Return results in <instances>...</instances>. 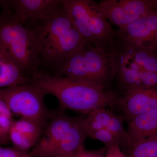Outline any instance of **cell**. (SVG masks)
<instances>
[{
	"mask_svg": "<svg viewBox=\"0 0 157 157\" xmlns=\"http://www.w3.org/2000/svg\"><path fill=\"white\" fill-rule=\"evenodd\" d=\"M29 83L52 95L61 107L87 114L97 109L115 105L117 95L98 85L39 71Z\"/></svg>",
	"mask_w": 157,
	"mask_h": 157,
	"instance_id": "cell-1",
	"label": "cell"
},
{
	"mask_svg": "<svg viewBox=\"0 0 157 157\" xmlns=\"http://www.w3.org/2000/svg\"><path fill=\"white\" fill-rule=\"evenodd\" d=\"M0 13V45L30 78L39 72L41 50L36 32L16 20L9 9Z\"/></svg>",
	"mask_w": 157,
	"mask_h": 157,
	"instance_id": "cell-2",
	"label": "cell"
},
{
	"mask_svg": "<svg viewBox=\"0 0 157 157\" xmlns=\"http://www.w3.org/2000/svg\"><path fill=\"white\" fill-rule=\"evenodd\" d=\"M55 75L89 82L107 89L115 79L116 70L110 51L85 41L70 54Z\"/></svg>",
	"mask_w": 157,
	"mask_h": 157,
	"instance_id": "cell-3",
	"label": "cell"
},
{
	"mask_svg": "<svg viewBox=\"0 0 157 157\" xmlns=\"http://www.w3.org/2000/svg\"><path fill=\"white\" fill-rule=\"evenodd\" d=\"M43 60L56 70L86 41L73 25L64 9L35 30Z\"/></svg>",
	"mask_w": 157,
	"mask_h": 157,
	"instance_id": "cell-4",
	"label": "cell"
},
{
	"mask_svg": "<svg viewBox=\"0 0 157 157\" xmlns=\"http://www.w3.org/2000/svg\"><path fill=\"white\" fill-rule=\"evenodd\" d=\"M63 8L82 36L97 48L110 52L115 31L90 0H63Z\"/></svg>",
	"mask_w": 157,
	"mask_h": 157,
	"instance_id": "cell-5",
	"label": "cell"
},
{
	"mask_svg": "<svg viewBox=\"0 0 157 157\" xmlns=\"http://www.w3.org/2000/svg\"><path fill=\"white\" fill-rule=\"evenodd\" d=\"M0 92L12 114L44 128L53 114L45 106L46 94L30 83L6 88Z\"/></svg>",
	"mask_w": 157,
	"mask_h": 157,
	"instance_id": "cell-6",
	"label": "cell"
},
{
	"mask_svg": "<svg viewBox=\"0 0 157 157\" xmlns=\"http://www.w3.org/2000/svg\"><path fill=\"white\" fill-rule=\"evenodd\" d=\"M157 0H103L97 3L98 11L118 28L131 24L157 6Z\"/></svg>",
	"mask_w": 157,
	"mask_h": 157,
	"instance_id": "cell-7",
	"label": "cell"
},
{
	"mask_svg": "<svg viewBox=\"0 0 157 157\" xmlns=\"http://www.w3.org/2000/svg\"><path fill=\"white\" fill-rule=\"evenodd\" d=\"M13 17L23 24L26 21L44 23L63 9V0H11L1 1Z\"/></svg>",
	"mask_w": 157,
	"mask_h": 157,
	"instance_id": "cell-8",
	"label": "cell"
},
{
	"mask_svg": "<svg viewBox=\"0 0 157 157\" xmlns=\"http://www.w3.org/2000/svg\"><path fill=\"white\" fill-rule=\"evenodd\" d=\"M114 37L155 51L157 46V4L135 22L118 29Z\"/></svg>",
	"mask_w": 157,
	"mask_h": 157,
	"instance_id": "cell-9",
	"label": "cell"
},
{
	"mask_svg": "<svg viewBox=\"0 0 157 157\" xmlns=\"http://www.w3.org/2000/svg\"><path fill=\"white\" fill-rule=\"evenodd\" d=\"M122 111L124 121L141 113L157 109V90L139 88L117 95L115 105Z\"/></svg>",
	"mask_w": 157,
	"mask_h": 157,
	"instance_id": "cell-10",
	"label": "cell"
},
{
	"mask_svg": "<svg viewBox=\"0 0 157 157\" xmlns=\"http://www.w3.org/2000/svg\"><path fill=\"white\" fill-rule=\"evenodd\" d=\"M76 119V117H70L63 112L53 113L32 153L36 157H45L47 152L67 135Z\"/></svg>",
	"mask_w": 157,
	"mask_h": 157,
	"instance_id": "cell-11",
	"label": "cell"
},
{
	"mask_svg": "<svg viewBox=\"0 0 157 157\" xmlns=\"http://www.w3.org/2000/svg\"><path fill=\"white\" fill-rule=\"evenodd\" d=\"M45 128L32 121L21 118L13 121L9 131V139L14 148L28 151L36 145Z\"/></svg>",
	"mask_w": 157,
	"mask_h": 157,
	"instance_id": "cell-12",
	"label": "cell"
},
{
	"mask_svg": "<svg viewBox=\"0 0 157 157\" xmlns=\"http://www.w3.org/2000/svg\"><path fill=\"white\" fill-rule=\"evenodd\" d=\"M83 117H76V121L67 135L49 150L45 157L55 155H74L84 148L87 137L83 128Z\"/></svg>",
	"mask_w": 157,
	"mask_h": 157,
	"instance_id": "cell-13",
	"label": "cell"
},
{
	"mask_svg": "<svg viewBox=\"0 0 157 157\" xmlns=\"http://www.w3.org/2000/svg\"><path fill=\"white\" fill-rule=\"evenodd\" d=\"M128 122L127 131L132 145L157 135V109L136 116Z\"/></svg>",
	"mask_w": 157,
	"mask_h": 157,
	"instance_id": "cell-14",
	"label": "cell"
},
{
	"mask_svg": "<svg viewBox=\"0 0 157 157\" xmlns=\"http://www.w3.org/2000/svg\"><path fill=\"white\" fill-rule=\"evenodd\" d=\"M17 64L0 45V90L29 83Z\"/></svg>",
	"mask_w": 157,
	"mask_h": 157,
	"instance_id": "cell-15",
	"label": "cell"
},
{
	"mask_svg": "<svg viewBox=\"0 0 157 157\" xmlns=\"http://www.w3.org/2000/svg\"><path fill=\"white\" fill-rule=\"evenodd\" d=\"M127 157H157V135L133 144Z\"/></svg>",
	"mask_w": 157,
	"mask_h": 157,
	"instance_id": "cell-16",
	"label": "cell"
},
{
	"mask_svg": "<svg viewBox=\"0 0 157 157\" xmlns=\"http://www.w3.org/2000/svg\"><path fill=\"white\" fill-rule=\"evenodd\" d=\"M124 121L122 116L113 113L107 128L116 137L121 148L122 147L127 151L132 146V143L127 130L124 128Z\"/></svg>",
	"mask_w": 157,
	"mask_h": 157,
	"instance_id": "cell-17",
	"label": "cell"
},
{
	"mask_svg": "<svg viewBox=\"0 0 157 157\" xmlns=\"http://www.w3.org/2000/svg\"><path fill=\"white\" fill-rule=\"evenodd\" d=\"M88 137L94 140H100L104 144L106 148L114 146L116 144L120 145L116 137L107 128L93 132Z\"/></svg>",
	"mask_w": 157,
	"mask_h": 157,
	"instance_id": "cell-18",
	"label": "cell"
},
{
	"mask_svg": "<svg viewBox=\"0 0 157 157\" xmlns=\"http://www.w3.org/2000/svg\"><path fill=\"white\" fill-rule=\"evenodd\" d=\"M113 113L109 109H97L87 114V117L101 124L104 128H107L111 120Z\"/></svg>",
	"mask_w": 157,
	"mask_h": 157,
	"instance_id": "cell-19",
	"label": "cell"
},
{
	"mask_svg": "<svg viewBox=\"0 0 157 157\" xmlns=\"http://www.w3.org/2000/svg\"><path fill=\"white\" fill-rule=\"evenodd\" d=\"M0 157H36L32 152L22 151L15 148L0 146Z\"/></svg>",
	"mask_w": 157,
	"mask_h": 157,
	"instance_id": "cell-20",
	"label": "cell"
},
{
	"mask_svg": "<svg viewBox=\"0 0 157 157\" xmlns=\"http://www.w3.org/2000/svg\"><path fill=\"white\" fill-rule=\"evenodd\" d=\"M106 152L105 147L94 151H86L84 148L76 154L74 157H105Z\"/></svg>",
	"mask_w": 157,
	"mask_h": 157,
	"instance_id": "cell-21",
	"label": "cell"
},
{
	"mask_svg": "<svg viewBox=\"0 0 157 157\" xmlns=\"http://www.w3.org/2000/svg\"><path fill=\"white\" fill-rule=\"evenodd\" d=\"M105 157H127L125 153L122 150L120 146L116 144L106 148Z\"/></svg>",
	"mask_w": 157,
	"mask_h": 157,
	"instance_id": "cell-22",
	"label": "cell"
},
{
	"mask_svg": "<svg viewBox=\"0 0 157 157\" xmlns=\"http://www.w3.org/2000/svg\"><path fill=\"white\" fill-rule=\"evenodd\" d=\"M76 155H55L49 157H74Z\"/></svg>",
	"mask_w": 157,
	"mask_h": 157,
	"instance_id": "cell-23",
	"label": "cell"
},
{
	"mask_svg": "<svg viewBox=\"0 0 157 157\" xmlns=\"http://www.w3.org/2000/svg\"><path fill=\"white\" fill-rule=\"evenodd\" d=\"M155 53L157 54V46H156V48H155Z\"/></svg>",
	"mask_w": 157,
	"mask_h": 157,
	"instance_id": "cell-24",
	"label": "cell"
},
{
	"mask_svg": "<svg viewBox=\"0 0 157 157\" xmlns=\"http://www.w3.org/2000/svg\"><path fill=\"white\" fill-rule=\"evenodd\" d=\"M1 145H2V144H1L0 143V146H1Z\"/></svg>",
	"mask_w": 157,
	"mask_h": 157,
	"instance_id": "cell-25",
	"label": "cell"
}]
</instances>
